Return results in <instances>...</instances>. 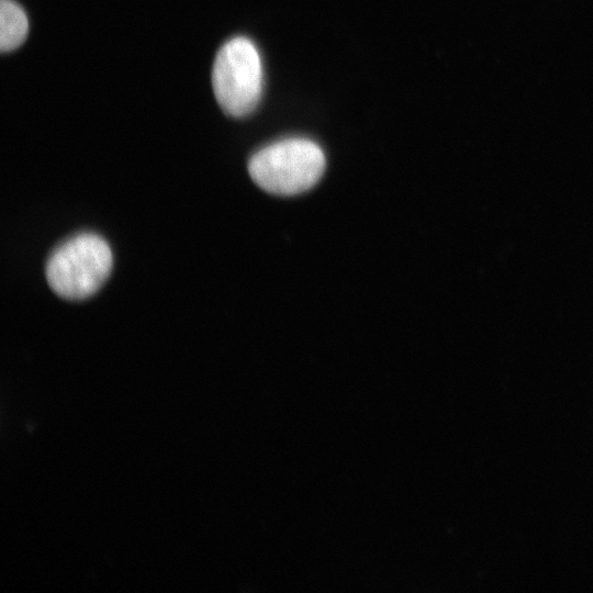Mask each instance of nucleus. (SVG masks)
Wrapping results in <instances>:
<instances>
[{
	"mask_svg": "<svg viewBox=\"0 0 593 593\" xmlns=\"http://www.w3.org/2000/svg\"><path fill=\"white\" fill-rule=\"evenodd\" d=\"M113 255L108 242L94 233H80L61 243L46 264L51 289L66 300L94 294L108 279Z\"/></svg>",
	"mask_w": 593,
	"mask_h": 593,
	"instance_id": "nucleus-1",
	"label": "nucleus"
},
{
	"mask_svg": "<svg viewBox=\"0 0 593 593\" xmlns=\"http://www.w3.org/2000/svg\"><path fill=\"white\" fill-rule=\"evenodd\" d=\"M212 87L219 105L231 116H245L256 108L262 92V65L250 40L234 37L220 48Z\"/></svg>",
	"mask_w": 593,
	"mask_h": 593,
	"instance_id": "nucleus-3",
	"label": "nucleus"
},
{
	"mask_svg": "<svg viewBox=\"0 0 593 593\" xmlns=\"http://www.w3.org/2000/svg\"><path fill=\"white\" fill-rule=\"evenodd\" d=\"M29 21L24 10L13 0L0 3V48L10 52L18 48L26 38Z\"/></svg>",
	"mask_w": 593,
	"mask_h": 593,
	"instance_id": "nucleus-4",
	"label": "nucleus"
},
{
	"mask_svg": "<svg viewBox=\"0 0 593 593\" xmlns=\"http://www.w3.org/2000/svg\"><path fill=\"white\" fill-rule=\"evenodd\" d=\"M325 169L322 148L307 138H286L255 153L248 161L254 182L262 190L293 195L312 188Z\"/></svg>",
	"mask_w": 593,
	"mask_h": 593,
	"instance_id": "nucleus-2",
	"label": "nucleus"
}]
</instances>
